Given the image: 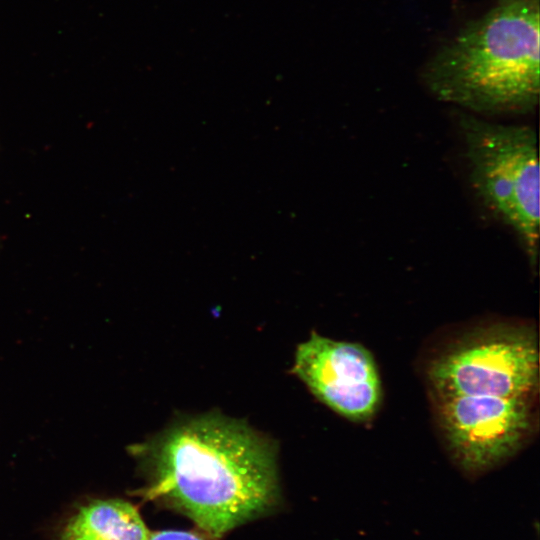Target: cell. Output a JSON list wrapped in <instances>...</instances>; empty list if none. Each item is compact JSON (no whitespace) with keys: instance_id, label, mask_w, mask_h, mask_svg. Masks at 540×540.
I'll use <instances>...</instances> for the list:
<instances>
[{"instance_id":"6da1fadb","label":"cell","mask_w":540,"mask_h":540,"mask_svg":"<svg viewBox=\"0 0 540 540\" xmlns=\"http://www.w3.org/2000/svg\"><path fill=\"white\" fill-rule=\"evenodd\" d=\"M149 464V494L220 537L278 497L275 448L243 422L206 414L181 420L132 449Z\"/></svg>"},{"instance_id":"7a4b0ae2","label":"cell","mask_w":540,"mask_h":540,"mask_svg":"<svg viewBox=\"0 0 540 540\" xmlns=\"http://www.w3.org/2000/svg\"><path fill=\"white\" fill-rule=\"evenodd\" d=\"M539 0H497L425 64L439 101L480 115H524L539 103Z\"/></svg>"},{"instance_id":"3957f363","label":"cell","mask_w":540,"mask_h":540,"mask_svg":"<svg viewBox=\"0 0 540 540\" xmlns=\"http://www.w3.org/2000/svg\"><path fill=\"white\" fill-rule=\"evenodd\" d=\"M458 129L468 179L487 213L517 239L532 270L539 254V158L533 127L462 111Z\"/></svg>"},{"instance_id":"277c9868","label":"cell","mask_w":540,"mask_h":540,"mask_svg":"<svg viewBox=\"0 0 540 540\" xmlns=\"http://www.w3.org/2000/svg\"><path fill=\"white\" fill-rule=\"evenodd\" d=\"M427 376L436 397L534 398L539 385L537 335L530 327H490L440 353Z\"/></svg>"},{"instance_id":"5b68a950","label":"cell","mask_w":540,"mask_h":540,"mask_svg":"<svg viewBox=\"0 0 540 540\" xmlns=\"http://www.w3.org/2000/svg\"><path fill=\"white\" fill-rule=\"evenodd\" d=\"M438 420L451 455L468 472H482L523 446L533 426L528 397H436Z\"/></svg>"},{"instance_id":"8992f818","label":"cell","mask_w":540,"mask_h":540,"mask_svg":"<svg viewBox=\"0 0 540 540\" xmlns=\"http://www.w3.org/2000/svg\"><path fill=\"white\" fill-rule=\"evenodd\" d=\"M293 372L321 402L349 420L370 419L381 402L375 360L359 343L313 332L298 346Z\"/></svg>"},{"instance_id":"52a82bcc","label":"cell","mask_w":540,"mask_h":540,"mask_svg":"<svg viewBox=\"0 0 540 540\" xmlns=\"http://www.w3.org/2000/svg\"><path fill=\"white\" fill-rule=\"evenodd\" d=\"M149 535L131 503L109 499L81 507L64 527L61 540H148Z\"/></svg>"},{"instance_id":"ba28073f","label":"cell","mask_w":540,"mask_h":540,"mask_svg":"<svg viewBox=\"0 0 540 540\" xmlns=\"http://www.w3.org/2000/svg\"><path fill=\"white\" fill-rule=\"evenodd\" d=\"M148 540H207L196 532L185 530H161L150 533Z\"/></svg>"}]
</instances>
